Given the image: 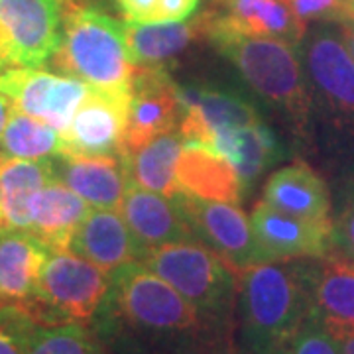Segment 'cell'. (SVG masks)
Here are the masks:
<instances>
[{"label": "cell", "mask_w": 354, "mask_h": 354, "mask_svg": "<svg viewBox=\"0 0 354 354\" xmlns=\"http://www.w3.org/2000/svg\"><path fill=\"white\" fill-rule=\"evenodd\" d=\"M95 325L97 339H113L124 354H205V333L218 327L142 262L111 272Z\"/></svg>", "instance_id": "obj_1"}, {"label": "cell", "mask_w": 354, "mask_h": 354, "mask_svg": "<svg viewBox=\"0 0 354 354\" xmlns=\"http://www.w3.org/2000/svg\"><path fill=\"white\" fill-rule=\"evenodd\" d=\"M236 304L246 354H278L311 313L307 262H268L244 270Z\"/></svg>", "instance_id": "obj_2"}, {"label": "cell", "mask_w": 354, "mask_h": 354, "mask_svg": "<svg viewBox=\"0 0 354 354\" xmlns=\"http://www.w3.org/2000/svg\"><path fill=\"white\" fill-rule=\"evenodd\" d=\"M205 38L239 69L242 79L268 102L305 124L311 109L304 65L290 41L236 30L221 12H207Z\"/></svg>", "instance_id": "obj_3"}, {"label": "cell", "mask_w": 354, "mask_h": 354, "mask_svg": "<svg viewBox=\"0 0 354 354\" xmlns=\"http://www.w3.org/2000/svg\"><path fill=\"white\" fill-rule=\"evenodd\" d=\"M51 64L64 75L75 77L88 87L127 93L136 71L127 22L95 6L67 4L62 44Z\"/></svg>", "instance_id": "obj_4"}, {"label": "cell", "mask_w": 354, "mask_h": 354, "mask_svg": "<svg viewBox=\"0 0 354 354\" xmlns=\"http://www.w3.org/2000/svg\"><path fill=\"white\" fill-rule=\"evenodd\" d=\"M111 291V274L71 250H51L36 293L18 304L39 327L95 323Z\"/></svg>", "instance_id": "obj_5"}, {"label": "cell", "mask_w": 354, "mask_h": 354, "mask_svg": "<svg viewBox=\"0 0 354 354\" xmlns=\"http://www.w3.org/2000/svg\"><path fill=\"white\" fill-rule=\"evenodd\" d=\"M142 264L165 279L215 325H221L239 301L241 274L195 239L153 248L142 258Z\"/></svg>", "instance_id": "obj_6"}, {"label": "cell", "mask_w": 354, "mask_h": 354, "mask_svg": "<svg viewBox=\"0 0 354 354\" xmlns=\"http://www.w3.org/2000/svg\"><path fill=\"white\" fill-rule=\"evenodd\" d=\"M69 0H0V71L41 67L62 44Z\"/></svg>", "instance_id": "obj_7"}, {"label": "cell", "mask_w": 354, "mask_h": 354, "mask_svg": "<svg viewBox=\"0 0 354 354\" xmlns=\"http://www.w3.org/2000/svg\"><path fill=\"white\" fill-rule=\"evenodd\" d=\"M174 201L185 216L193 236L236 274L270 262L254 236L250 218L236 203L207 201L185 193L177 195Z\"/></svg>", "instance_id": "obj_8"}, {"label": "cell", "mask_w": 354, "mask_h": 354, "mask_svg": "<svg viewBox=\"0 0 354 354\" xmlns=\"http://www.w3.org/2000/svg\"><path fill=\"white\" fill-rule=\"evenodd\" d=\"M88 85L75 77L57 75L38 67H8L0 71V91L14 109L57 128L62 134L85 101Z\"/></svg>", "instance_id": "obj_9"}, {"label": "cell", "mask_w": 354, "mask_h": 354, "mask_svg": "<svg viewBox=\"0 0 354 354\" xmlns=\"http://www.w3.org/2000/svg\"><path fill=\"white\" fill-rule=\"evenodd\" d=\"M179 116L177 83L165 71V65H136L130 85L124 152H136L156 136L177 128Z\"/></svg>", "instance_id": "obj_10"}, {"label": "cell", "mask_w": 354, "mask_h": 354, "mask_svg": "<svg viewBox=\"0 0 354 354\" xmlns=\"http://www.w3.org/2000/svg\"><path fill=\"white\" fill-rule=\"evenodd\" d=\"M130 91L114 93L88 88L71 124L64 132V152L83 156H111L124 152ZM128 156V153H127Z\"/></svg>", "instance_id": "obj_11"}, {"label": "cell", "mask_w": 354, "mask_h": 354, "mask_svg": "<svg viewBox=\"0 0 354 354\" xmlns=\"http://www.w3.org/2000/svg\"><path fill=\"white\" fill-rule=\"evenodd\" d=\"M252 230L270 262L323 258L333 252V223L291 216L260 201L252 211Z\"/></svg>", "instance_id": "obj_12"}, {"label": "cell", "mask_w": 354, "mask_h": 354, "mask_svg": "<svg viewBox=\"0 0 354 354\" xmlns=\"http://www.w3.org/2000/svg\"><path fill=\"white\" fill-rule=\"evenodd\" d=\"M305 69L330 113L354 128V57L344 39L330 30L315 32L305 48Z\"/></svg>", "instance_id": "obj_13"}, {"label": "cell", "mask_w": 354, "mask_h": 354, "mask_svg": "<svg viewBox=\"0 0 354 354\" xmlns=\"http://www.w3.org/2000/svg\"><path fill=\"white\" fill-rule=\"evenodd\" d=\"M53 177L81 195L95 209L120 211L130 181L127 153L83 156L62 152L51 158Z\"/></svg>", "instance_id": "obj_14"}, {"label": "cell", "mask_w": 354, "mask_h": 354, "mask_svg": "<svg viewBox=\"0 0 354 354\" xmlns=\"http://www.w3.org/2000/svg\"><path fill=\"white\" fill-rule=\"evenodd\" d=\"M179 132L185 142L209 146L218 132L262 120L258 111L242 97L223 88L179 87Z\"/></svg>", "instance_id": "obj_15"}, {"label": "cell", "mask_w": 354, "mask_h": 354, "mask_svg": "<svg viewBox=\"0 0 354 354\" xmlns=\"http://www.w3.org/2000/svg\"><path fill=\"white\" fill-rule=\"evenodd\" d=\"M120 215L124 216L130 232L144 250V256L165 244L195 239L174 199L144 189L136 183L128 185L120 205Z\"/></svg>", "instance_id": "obj_16"}, {"label": "cell", "mask_w": 354, "mask_h": 354, "mask_svg": "<svg viewBox=\"0 0 354 354\" xmlns=\"http://www.w3.org/2000/svg\"><path fill=\"white\" fill-rule=\"evenodd\" d=\"M67 250L83 256L109 274L144 258V250L130 232L124 216L114 209H91Z\"/></svg>", "instance_id": "obj_17"}, {"label": "cell", "mask_w": 354, "mask_h": 354, "mask_svg": "<svg viewBox=\"0 0 354 354\" xmlns=\"http://www.w3.org/2000/svg\"><path fill=\"white\" fill-rule=\"evenodd\" d=\"M176 176L181 191L197 199L239 203L246 191L230 160L199 142L183 144Z\"/></svg>", "instance_id": "obj_18"}, {"label": "cell", "mask_w": 354, "mask_h": 354, "mask_svg": "<svg viewBox=\"0 0 354 354\" xmlns=\"http://www.w3.org/2000/svg\"><path fill=\"white\" fill-rule=\"evenodd\" d=\"M51 248L26 228H0V307L24 304L38 288Z\"/></svg>", "instance_id": "obj_19"}, {"label": "cell", "mask_w": 354, "mask_h": 354, "mask_svg": "<svg viewBox=\"0 0 354 354\" xmlns=\"http://www.w3.org/2000/svg\"><path fill=\"white\" fill-rule=\"evenodd\" d=\"M311 313L325 325H354V262L335 250L307 262Z\"/></svg>", "instance_id": "obj_20"}, {"label": "cell", "mask_w": 354, "mask_h": 354, "mask_svg": "<svg viewBox=\"0 0 354 354\" xmlns=\"http://www.w3.org/2000/svg\"><path fill=\"white\" fill-rule=\"evenodd\" d=\"M91 205L59 179H50L32 199L30 228L51 250H67Z\"/></svg>", "instance_id": "obj_21"}, {"label": "cell", "mask_w": 354, "mask_h": 354, "mask_svg": "<svg viewBox=\"0 0 354 354\" xmlns=\"http://www.w3.org/2000/svg\"><path fill=\"white\" fill-rule=\"evenodd\" d=\"M270 207L307 221H330L327 183L304 162L286 165L268 179L264 199Z\"/></svg>", "instance_id": "obj_22"}, {"label": "cell", "mask_w": 354, "mask_h": 354, "mask_svg": "<svg viewBox=\"0 0 354 354\" xmlns=\"http://www.w3.org/2000/svg\"><path fill=\"white\" fill-rule=\"evenodd\" d=\"M50 179V160H22L0 152V221L2 227L30 228L32 199Z\"/></svg>", "instance_id": "obj_23"}, {"label": "cell", "mask_w": 354, "mask_h": 354, "mask_svg": "<svg viewBox=\"0 0 354 354\" xmlns=\"http://www.w3.org/2000/svg\"><path fill=\"white\" fill-rule=\"evenodd\" d=\"M209 148L230 160L241 176L244 189L281 158V146L276 134L262 120L218 132Z\"/></svg>", "instance_id": "obj_24"}, {"label": "cell", "mask_w": 354, "mask_h": 354, "mask_svg": "<svg viewBox=\"0 0 354 354\" xmlns=\"http://www.w3.org/2000/svg\"><path fill=\"white\" fill-rule=\"evenodd\" d=\"M230 26L252 36L286 39L299 46L305 38V22L293 12L290 0H225Z\"/></svg>", "instance_id": "obj_25"}, {"label": "cell", "mask_w": 354, "mask_h": 354, "mask_svg": "<svg viewBox=\"0 0 354 354\" xmlns=\"http://www.w3.org/2000/svg\"><path fill=\"white\" fill-rule=\"evenodd\" d=\"M185 140L179 128L164 132L144 144L140 150L128 153L130 181L144 189L162 193L169 199H176L183 191L177 183L176 167L179 153Z\"/></svg>", "instance_id": "obj_26"}, {"label": "cell", "mask_w": 354, "mask_h": 354, "mask_svg": "<svg viewBox=\"0 0 354 354\" xmlns=\"http://www.w3.org/2000/svg\"><path fill=\"white\" fill-rule=\"evenodd\" d=\"M207 12L197 14L193 20L160 22V24H130L127 34L130 51L136 65H164L165 59L189 48L197 38L205 36Z\"/></svg>", "instance_id": "obj_27"}, {"label": "cell", "mask_w": 354, "mask_h": 354, "mask_svg": "<svg viewBox=\"0 0 354 354\" xmlns=\"http://www.w3.org/2000/svg\"><path fill=\"white\" fill-rule=\"evenodd\" d=\"M64 134L14 109L0 136V152L22 160H50L64 152Z\"/></svg>", "instance_id": "obj_28"}, {"label": "cell", "mask_w": 354, "mask_h": 354, "mask_svg": "<svg viewBox=\"0 0 354 354\" xmlns=\"http://www.w3.org/2000/svg\"><path fill=\"white\" fill-rule=\"evenodd\" d=\"M99 339L77 323L38 327L28 354H97Z\"/></svg>", "instance_id": "obj_29"}, {"label": "cell", "mask_w": 354, "mask_h": 354, "mask_svg": "<svg viewBox=\"0 0 354 354\" xmlns=\"http://www.w3.org/2000/svg\"><path fill=\"white\" fill-rule=\"evenodd\" d=\"M38 323L22 305L0 307V354H28Z\"/></svg>", "instance_id": "obj_30"}, {"label": "cell", "mask_w": 354, "mask_h": 354, "mask_svg": "<svg viewBox=\"0 0 354 354\" xmlns=\"http://www.w3.org/2000/svg\"><path fill=\"white\" fill-rule=\"evenodd\" d=\"M278 354H342V348L327 325L315 313H309Z\"/></svg>", "instance_id": "obj_31"}, {"label": "cell", "mask_w": 354, "mask_h": 354, "mask_svg": "<svg viewBox=\"0 0 354 354\" xmlns=\"http://www.w3.org/2000/svg\"><path fill=\"white\" fill-rule=\"evenodd\" d=\"M290 4L305 24L309 20L339 22L342 18V0H290Z\"/></svg>", "instance_id": "obj_32"}, {"label": "cell", "mask_w": 354, "mask_h": 354, "mask_svg": "<svg viewBox=\"0 0 354 354\" xmlns=\"http://www.w3.org/2000/svg\"><path fill=\"white\" fill-rule=\"evenodd\" d=\"M333 250L354 262V201L342 211L333 225Z\"/></svg>", "instance_id": "obj_33"}, {"label": "cell", "mask_w": 354, "mask_h": 354, "mask_svg": "<svg viewBox=\"0 0 354 354\" xmlns=\"http://www.w3.org/2000/svg\"><path fill=\"white\" fill-rule=\"evenodd\" d=\"M199 0H158L153 24L160 22H181L195 12Z\"/></svg>", "instance_id": "obj_34"}, {"label": "cell", "mask_w": 354, "mask_h": 354, "mask_svg": "<svg viewBox=\"0 0 354 354\" xmlns=\"http://www.w3.org/2000/svg\"><path fill=\"white\" fill-rule=\"evenodd\" d=\"M116 6L130 24H153L158 0H116Z\"/></svg>", "instance_id": "obj_35"}, {"label": "cell", "mask_w": 354, "mask_h": 354, "mask_svg": "<svg viewBox=\"0 0 354 354\" xmlns=\"http://www.w3.org/2000/svg\"><path fill=\"white\" fill-rule=\"evenodd\" d=\"M342 348V354H354V325H327Z\"/></svg>", "instance_id": "obj_36"}, {"label": "cell", "mask_w": 354, "mask_h": 354, "mask_svg": "<svg viewBox=\"0 0 354 354\" xmlns=\"http://www.w3.org/2000/svg\"><path fill=\"white\" fill-rule=\"evenodd\" d=\"M14 111V104L12 101L0 91V136H2V132H4V127H6V122H8V118H10V114Z\"/></svg>", "instance_id": "obj_37"}, {"label": "cell", "mask_w": 354, "mask_h": 354, "mask_svg": "<svg viewBox=\"0 0 354 354\" xmlns=\"http://www.w3.org/2000/svg\"><path fill=\"white\" fill-rule=\"evenodd\" d=\"M342 26V39L346 44V48L351 50L354 57V18H348V20H341Z\"/></svg>", "instance_id": "obj_38"}, {"label": "cell", "mask_w": 354, "mask_h": 354, "mask_svg": "<svg viewBox=\"0 0 354 354\" xmlns=\"http://www.w3.org/2000/svg\"><path fill=\"white\" fill-rule=\"evenodd\" d=\"M354 18V0H342V18L341 20H348ZM339 20V22H341Z\"/></svg>", "instance_id": "obj_39"}, {"label": "cell", "mask_w": 354, "mask_h": 354, "mask_svg": "<svg viewBox=\"0 0 354 354\" xmlns=\"http://www.w3.org/2000/svg\"><path fill=\"white\" fill-rule=\"evenodd\" d=\"M97 354H114V353H113V351H109V348H106L104 344H101V342H99V348H97Z\"/></svg>", "instance_id": "obj_40"}, {"label": "cell", "mask_w": 354, "mask_h": 354, "mask_svg": "<svg viewBox=\"0 0 354 354\" xmlns=\"http://www.w3.org/2000/svg\"><path fill=\"white\" fill-rule=\"evenodd\" d=\"M71 2H75V4H83V2H91V0H71Z\"/></svg>", "instance_id": "obj_41"}, {"label": "cell", "mask_w": 354, "mask_h": 354, "mask_svg": "<svg viewBox=\"0 0 354 354\" xmlns=\"http://www.w3.org/2000/svg\"><path fill=\"white\" fill-rule=\"evenodd\" d=\"M0 228H2V221H0Z\"/></svg>", "instance_id": "obj_42"}]
</instances>
